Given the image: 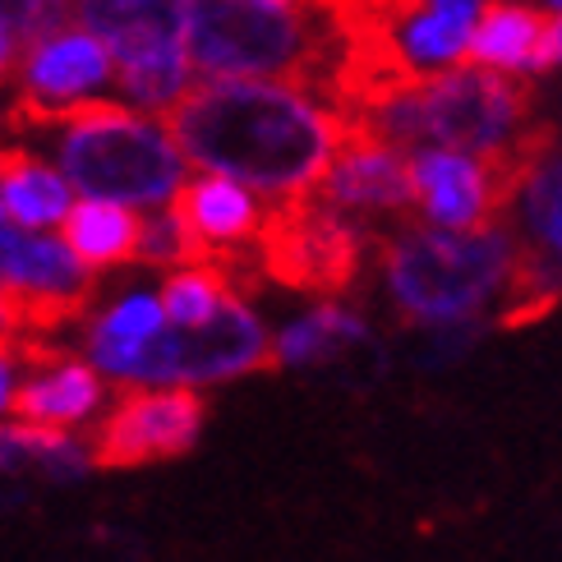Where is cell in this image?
Here are the masks:
<instances>
[{"label":"cell","instance_id":"cell-1","mask_svg":"<svg viewBox=\"0 0 562 562\" xmlns=\"http://www.w3.org/2000/svg\"><path fill=\"white\" fill-rule=\"evenodd\" d=\"M161 125L190 167L281 203L314 190L346 134V115L281 79H203Z\"/></svg>","mask_w":562,"mask_h":562},{"label":"cell","instance_id":"cell-2","mask_svg":"<svg viewBox=\"0 0 562 562\" xmlns=\"http://www.w3.org/2000/svg\"><path fill=\"white\" fill-rule=\"evenodd\" d=\"M0 125L14 134L56 130V157L69 190L83 199H111L125 207H167L180 190L184 167L176 138L148 111L125 102L75 98V102H42L33 92H19Z\"/></svg>","mask_w":562,"mask_h":562},{"label":"cell","instance_id":"cell-3","mask_svg":"<svg viewBox=\"0 0 562 562\" xmlns=\"http://www.w3.org/2000/svg\"><path fill=\"white\" fill-rule=\"evenodd\" d=\"M184 56L203 79H281L337 111L346 37L318 0H190Z\"/></svg>","mask_w":562,"mask_h":562},{"label":"cell","instance_id":"cell-4","mask_svg":"<svg viewBox=\"0 0 562 562\" xmlns=\"http://www.w3.org/2000/svg\"><path fill=\"white\" fill-rule=\"evenodd\" d=\"M346 125H356L383 144L415 148H457L494 157L535 130L530 125V92L512 75L484 65H452L438 75H419L387 98L360 106Z\"/></svg>","mask_w":562,"mask_h":562},{"label":"cell","instance_id":"cell-5","mask_svg":"<svg viewBox=\"0 0 562 562\" xmlns=\"http://www.w3.org/2000/svg\"><path fill=\"white\" fill-rule=\"evenodd\" d=\"M387 291L411 323H465L484 314L503 291L517 263V236L503 222L475 231L402 226L383 240Z\"/></svg>","mask_w":562,"mask_h":562},{"label":"cell","instance_id":"cell-6","mask_svg":"<svg viewBox=\"0 0 562 562\" xmlns=\"http://www.w3.org/2000/svg\"><path fill=\"white\" fill-rule=\"evenodd\" d=\"M88 360L98 373L130 387H194L272 369V337L263 318L231 291L217 314L199 327H157L153 337L130 346H92Z\"/></svg>","mask_w":562,"mask_h":562},{"label":"cell","instance_id":"cell-7","mask_svg":"<svg viewBox=\"0 0 562 562\" xmlns=\"http://www.w3.org/2000/svg\"><path fill=\"white\" fill-rule=\"evenodd\" d=\"M184 5L190 0H75V19L111 52L115 83L148 115H167L194 83Z\"/></svg>","mask_w":562,"mask_h":562},{"label":"cell","instance_id":"cell-8","mask_svg":"<svg viewBox=\"0 0 562 562\" xmlns=\"http://www.w3.org/2000/svg\"><path fill=\"white\" fill-rule=\"evenodd\" d=\"M254 259H259V272L291 291L337 295L360 268V231L304 190L263 213Z\"/></svg>","mask_w":562,"mask_h":562},{"label":"cell","instance_id":"cell-9","mask_svg":"<svg viewBox=\"0 0 562 562\" xmlns=\"http://www.w3.org/2000/svg\"><path fill=\"white\" fill-rule=\"evenodd\" d=\"M203 429V402L190 387H134L106 411L88 434L83 452L98 471H134V465L171 461L194 448Z\"/></svg>","mask_w":562,"mask_h":562},{"label":"cell","instance_id":"cell-10","mask_svg":"<svg viewBox=\"0 0 562 562\" xmlns=\"http://www.w3.org/2000/svg\"><path fill=\"white\" fill-rule=\"evenodd\" d=\"M521 231L503 300L512 304L503 323H526L562 295V148H544L521 180Z\"/></svg>","mask_w":562,"mask_h":562},{"label":"cell","instance_id":"cell-11","mask_svg":"<svg viewBox=\"0 0 562 562\" xmlns=\"http://www.w3.org/2000/svg\"><path fill=\"white\" fill-rule=\"evenodd\" d=\"M167 213L180 226L184 245H190V263H217L231 277V286H236V272L245 263L259 268L254 240H259L263 226V207L259 194L245 190V184L203 171L194 180H180Z\"/></svg>","mask_w":562,"mask_h":562},{"label":"cell","instance_id":"cell-12","mask_svg":"<svg viewBox=\"0 0 562 562\" xmlns=\"http://www.w3.org/2000/svg\"><path fill=\"white\" fill-rule=\"evenodd\" d=\"M341 217H411V171L406 153L346 125L327 171L310 190Z\"/></svg>","mask_w":562,"mask_h":562},{"label":"cell","instance_id":"cell-13","mask_svg":"<svg viewBox=\"0 0 562 562\" xmlns=\"http://www.w3.org/2000/svg\"><path fill=\"white\" fill-rule=\"evenodd\" d=\"M19 83L42 102H75L111 83V52L88 29H60L19 56Z\"/></svg>","mask_w":562,"mask_h":562},{"label":"cell","instance_id":"cell-14","mask_svg":"<svg viewBox=\"0 0 562 562\" xmlns=\"http://www.w3.org/2000/svg\"><path fill=\"white\" fill-rule=\"evenodd\" d=\"M37 369V379L19 383L10 392L5 411L19 419V425H42V429H69V425H83V419L98 415L102 406V373L83 364V360H69L60 350H52Z\"/></svg>","mask_w":562,"mask_h":562},{"label":"cell","instance_id":"cell-15","mask_svg":"<svg viewBox=\"0 0 562 562\" xmlns=\"http://www.w3.org/2000/svg\"><path fill=\"white\" fill-rule=\"evenodd\" d=\"M544 37H549V10L517 5V0H484L465 56L484 69H498V75H526V69L535 75V69L553 65Z\"/></svg>","mask_w":562,"mask_h":562},{"label":"cell","instance_id":"cell-16","mask_svg":"<svg viewBox=\"0 0 562 562\" xmlns=\"http://www.w3.org/2000/svg\"><path fill=\"white\" fill-rule=\"evenodd\" d=\"M60 245L75 254L88 272L125 268V263H138L144 217H138V207L111 203V199L69 203V213L60 217Z\"/></svg>","mask_w":562,"mask_h":562},{"label":"cell","instance_id":"cell-17","mask_svg":"<svg viewBox=\"0 0 562 562\" xmlns=\"http://www.w3.org/2000/svg\"><path fill=\"white\" fill-rule=\"evenodd\" d=\"M69 203H75V190L60 171H52L33 153L0 144V213L5 222L23 231H46L60 226Z\"/></svg>","mask_w":562,"mask_h":562},{"label":"cell","instance_id":"cell-18","mask_svg":"<svg viewBox=\"0 0 562 562\" xmlns=\"http://www.w3.org/2000/svg\"><path fill=\"white\" fill-rule=\"evenodd\" d=\"M369 341V327L360 314L341 310V304H318L304 318H295L291 327H281L277 341H272V364L281 369H295V364H327L337 360L341 350Z\"/></svg>","mask_w":562,"mask_h":562},{"label":"cell","instance_id":"cell-19","mask_svg":"<svg viewBox=\"0 0 562 562\" xmlns=\"http://www.w3.org/2000/svg\"><path fill=\"white\" fill-rule=\"evenodd\" d=\"M236 291L231 277L217 263H180L167 286H161V314H167L171 327H199L217 314V304Z\"/></svg>","mask_w":562,"mask_h":562},{"label":"cell","instance_id":"cell-20","mask_svg":"<svg viewBox=\"0 0 562 562\" xmlns=\"http://www.w3.org/2000/svg\"><path fill=\"white\" fill-rule=\"evenodd\" d=\"M157 327H167V314H161V300L157 295H125L121 304L92 323L88 341L92 346H130V341H144L153 337Z\"/></svg>","mask_w":562,"mask_h":562},{"label":"cell","instance_id":"cell-21","mask_svg":"<svg viewBox=\"0 0 562 562\" xmlns=\"http://www.w3.org/2000/svg\"><path fill=\"white\" fill-rule=\"evenodd\" d=\"M69 19H75V0H0V23H5L23 52L33 42L69 29Z\"/></svg>","mask_w":562,"mask_h":562},{"label":"cell","instance_id":"cell-22","mask_svg":"<svg viewBox=\"0 0 562 562\" xmlns=\"http://www.w3.org/2000/svg\"><path fill=\"white\" fill-rule=\"evenodd\" d=\"M19 56H23V46L10 37V29H5V23H0V83H10V79H14Z\"/></svg>","mask_w":562,"mask_h":562},{"label":"cell","instance_id":"cell-23","mask_svg":"<svg viewBox=\"0 0 562 562\" xmlns=\"http://www.w3.org/2000/svg\"><path fill=\"white\" fill-rule=\"evenodd\" d=\"M23 465V452H19V442H14V429H0V475H10Z\"/></svg>","mask_w":562,"mask_h":562},{"label":"cell","instance_id":"cell-24","mask_svg":"<svg viewBox=\"0 0 562 562\" xmlns=\"http://www.w3.org/2000/svg\"><path fill=\"white\" fill-rule=\"evenodd\" d=\"M544 46H549V60L558 65V60H562V14H549V37H544Z\"/></svg>","mask_w":562,"mask_h":562},{"label":"cell","instance_id":"cell-25","mask_svg":"<svg viewBox=\"0 0 562 562\" xmlns=\"http://www.w3.org/2000/svg\"><path fill=\"white\" fill-rule=\"evenodd\" d=\"M544 5H549V14H562V0H544Z\"/></svg>","mask_w":562,"mask_h":562}]
</instances>
